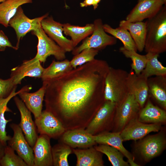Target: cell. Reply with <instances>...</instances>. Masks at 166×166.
I'll list each match as a JSON object with an SVG mask.
<instances>
[{
  "mask_svg": "<svg viewBox=\"0 0 166 166\" xmlns=\"http://www.w3.org/2000/svg\"><path fill=\"white\" fill-rule=\"evenodd\" d=\"M50 138L45 135L38 136L33 148L34 166H53Z\"/></svg>",
  "mask_w": 166,
  "mask_h": 166,
  "instance_id": "19",
  "label": "cell"
},
{
  "mask_svg": "<svg viewBox=\"0 0 166 166\" xmlns=\"http://www.w3.org/2000/svg\"><path fill=\"white\" fill-rule=\"evenodd\" d=\"M166 4V0L139 1L127 15L125 20L131 22L142 21L156 15Z\"/></svg>",
  "mask_w": 166,
  "mask_h": 166,
  "instance_id": "12",
  "label": "cell"
},
{
  "mask_svg": "<svg viewBox=\"0 0 166 166\" xmlns=\"http://www.w3.org/2000/svg\"><path fill=\"white\" fill-rule=\"evenodd\" d=\"M31 32L38 39L37 52L35 57L41 62L44 63L51 55L54 56L58 61L65 59L66 52L47 35L41 25Z\"/></svg>",
  "mask_w": 166,
  "mask_h": 166,
  "instance_id": "8",
  "label": "cell"
},
{
  "mask_svg": "<svg viewBox=\"0 0 166 166\" xmlns=\"http://www.w3.org/2000/svg\"><path fill=\"white\" fill-rule=\"evenodd\" d=\"M13 135L7 141L10 146L26 163L28 166H34V155L33 148L30 145L18 124H10Z\"/></svg>",
  "mask_w": 166,
  "mask_h": 166,
  "instance_id": "11",
  "label": "cell"
},
{
  "mask_svg": "<svg viewBox=\"0 0 166 166\" xmlns=\"http://www.w3.org/2000/svg\"><path fill=\"white\" fill-rule=\"evenodd\" d=\"M6 0H0V3H1V2H2L5 1Z\"/></svg>",
  "mask_w": 166,
  "mask_h": 166,
  "instance_id": "42",
  "label": "cell"
},
{
  "mask_svg": "<svg viewBox=\"0 0 166 166\" xmlns=\"http://www.w3.org/2000/svg\"><path fill=\"white\" fill-rule=\"evenodd\" d=\"M97 151L105 154L113 166H129L128 162L125 161L123 154L115 148L106 144H101L94 146Z\"/></svg>",
  "mask_w": 166,
  "mask_h": 166,
  "instance_id": "32",
  "label": "cell"
},
{
  "mask_svg": "<svg viewBox=\"0 0 166 166\" xmlns=\"http://www.w3.org/2000/svg\"><path fill=\"white\" fill-rule=\"evenodd\" d=\"M59 140V142L64 143L73 149L87 148L97 144L94 136L83 129L66 130Z\"/></svg>",
  "mask_w": 166,
  "mask_h": 166,
  "instance_id": "16",
  "label": "cell"
},
{
  "mask_svg": "<svg viewBox=\"0 0 166 166\" xmlns=\"http://www.w3.org/2000/svg\"><path fill=\"white\" fill-rule=\"evenodd\" d=\"M120 51L126 57L131 59V69L135 73L137 74H140L146 66L147 61L146 55L139 54L135 51L127 50L123 47L120 48Z\"/></svg>",
  "mask_w": 166,
  "mask_h": 166,
  "instance_id": "34",
  "label": "cell"
},
{
  "mask_svg": "<svg viewBox=\"0 0 166 166\" xmlns=\"http://www.w3.org/2000/svg\"><path fill=\"white\" fill-rule=\"evenodd\" d=\"M109 68L106 61L94 59L43 81L45 109L66 130L85 129L106 101L105 82Z\"/></svg>",
  "mask_w": 166,
  "mask_h": 166,
  "instance_id": "1",
  "label": "cell"
},
{
  "mask_svg": "<svg viewBox=\"0 0 166 166\" xmlns=\"http://www.w3.org/2000/svg\"><path fill=\"white\" fill-rule=\"evenodd\" d=\"M99 51L93 48H86L83 50L78 54L74 55L70 64L73 68L83 65L93 60L95 56L98 54Z\"/></svg>",
  "mask_w": 166,
  "mask_h": 166,
  "instance_id": "36",
  "label": "cell"
},
{
  "mask_svg": "<svg viewBox=\"0 0 166 166\" xmlns=\"http://www.w3.org/2000/svg\"><path fill=\"white\" fill-rule=\"evenodd\" d=\"M63 29L65 34L71 38L75 48L82 40L92 34L94 26L93 23H89L80 26L66 23L63 24Z\"/></svg>",
  "mask_w": 166,
  "mask_h": 166,
  "instance_id": "27",
  "label": "cell"
},
{
  "mask_svg": "<svg viewBox=\"0 0 166 166\" xmlns=\"http://www.w3.org/2000/svg\"><path fill=\"white\" fill-rule=\"evenodd\" d=\"M77 157L76 166H103L102 153L94 146L85 148H73Z\"/></svg>",
  "mask_w": 166,
  "mask_h": 166,
  "instance_id": "22",
  "label": "cell"
},
{
  "mask_svg": "<svg viewBox=\"0 0 166 166\" xmlns=\"http://www.w3.org/2000/svg\"><path fill=\"white\" fill-rule=\"evenodd\" d=\"M166 146L165 133L161 131L140 139L135 146V151L143 161L148 162L159 156Z\"/></svg>",
  "mask_w": 166,
  "mask_h": 166,
  "instance_id": "5",
  "label": "cell"
},
{
  "mask_svg": "<svg viewBox=\"0 0 166 166\" xmlns=\"http://www.w3.org/2000/svg\"><path fill=\"white\" fill-rule=\"evenodd\" d=\"M141 108L137 119L141 122L148 124H162L166 121L165 110L154 105L149 99Z\"/></svg>",
  "mask_w": 166,
  "mask_h": 166,
  "instance_id": "24",
  "label": "cell"
},
{
  "mask_svg": "<svg viewBox=\"0 0 166 166\" xmlns=\"http://www.w3.org/2000/svg\"><path fill=\"white\" fill-rule=\"evenodd\" d=\"M73 68L67 59L53 61L50 65L44 68L41 78L42 81L50 79L69 71Z\"/></svg>",
  "mask_w": 166,
  "mask_h": 166,
  "instance_id": "31",
  "label": "cell"
},
{
  "mask_svg": "<svg viewBox=\"0 0 166 166\" xmlns=\"http://www.w3.org/2000/svg\"><path fill=\"white\" fill-rule=\"evenodd\" d=\"M7 47H10L16 50L18 49L16 46L12 45L4 32L0 30V51H4Z\"/></svg>",
  "mask_w": 166,
  "mask_h": 166,
  "instance_id": "38",
  "label": "cell"
},
{
  "mask_svg": "<svg viewBox=\"0 0 166 166\" xmlns=\"http://www.w3.org/2000/svg\"><path fill=\"white\" fill-rule=\"evenodd\" d=\"M117 105L106 100L85 129L86 131L93 135L109 132L112 129Z\"/></svg>",
  "mask_w": 166,
  "mask_h": 166,
  "instance_id": "6",
  "label": "cell"
},
{
  "mask_svg": "<svg viewBox=\"0 0 166 166\" xmlns=\"http://www.w3.org/2000/svg\"><path fill=\"white\" fill-rule=\"evenodd\" d=\"M148 78L141 73L136 74L132 69L128 73L127 84L129 93L134 95L142 108L148 97Z\"/></svg>",
  "mask_w": 166,
  "mask_h": 166,
  "instance_id": "18",
  "label": "cell"
},
{
  "mask_svg": "<svg viewBox=\"0 0 166 166\" xmlns=\"http://www.w3.org/2000/svg\"><path fill=\"white\" fill-rule=\"evenodd\" d=\"M103 27L105 31L116 38L120 40L123 44V46L127 50L137 51L135 43L129 32L126 29L119 26L113 28L108 24H103Z\"/></svg>",
  "mask_w": 166,
  "mask_h": 166,
  "instance_id": "30",
  "label": "cell"
},
{
  "mask_svg": "<svg viewBox=\"0 0 166 166\" xmlns=\"http://www.w3.org/2000/svg\"><path fill=\"white\" fill-rule=\"evenodd\" d=\"M94 136L97 144H106L115 148L127 159L130 166H139L135 162L133 155L124 146L120 132H106Z\"/></svg>",
  "mask_w": 166,
  "mask_h": 166,
  "instance_id": "20",
  "label": "cell"
},
{
  "mask_svg": "<svg viewBox=\"0 0 166 166\" xmlns=\"http://www.w3.org/2000/svg\"><path fill=\"white\" fill-rule=\"evenodd\" d=\"M32 0H6L0 3V24L5 27L9 25L10 20L21 5L32 2Z\"/></svg>",
  "mask_w": 166,
  "mask_h": 166,
  "instance_id": "28",
  "label": "cell"
},
{
  "mask_svg": "<svg viewBox=\"0 0 166 166\" xmlns=\"http://www.w3.org/2000/svg\"><path fill=\"white\" fill-rule=\"evenodd\" d=\"M101 0H94V5L93 6V8L95 10L98 6V3Z\"/></svg>",
  "mask_w": 166,
  "mask_h": 166,
  "instance_id": "41",
  "label": "cell"
},
{
  "mask_svg": "<svg viewBox=\"0 0 166 166\" xmlns=\"http://www.w3.org/2000/svg\"><path fill=\"white\" fill-rule=\"evenodd\" d=\"M148 93L163 109H166V75L148 79Z\"/></svg>",
  "mask_w": 166,
  "mask_h": 166,
  "instance_id": "25",
  "label": "cell"
},
{
  "mask_svg": "<svg viewBox=\"0 0 166 166\" xmlns=\"http://www.w3.org/2000/svg\"><path fill=\"white\" fill-rule=\"evenodd\" d=\"M0 166H28L24 160L9 145L5 148L4 155L0 160Z\"/></svg>",
  "mask_w": 166,
  "mask_h": 166,
  "instance_id": "35",
  "label": "cell"
},
{
  "mask_svg": "<svg viewBox=\"0 0 166 166\" xmlns=\"http://www.w3.org/2000/svg\"><path fill=\"white\" fill-rule=\"evenodd\" d=\"M159 55L155 53H147L146 66L141 73L145 77L148 78L152 76L166 75V68L159 61L158 58Z\"/></svg>",
  "mask_w": 166,
  "mask_h": 166,
  "instance_id": "29",
  "label": "cell"
},
{
  "mask_svg": "<svg viewBox=\"0 0 166 166\" xmlns=\"http://www.w3.org/2000/svg\"><path fill=\"white\" fill-rule=\"evenodd\" d=\"M48 15L47 13L42 16L31 19L25 14L21 6L18 8L15 14L9 22V26L12 27L15 32L17 39L16 46L18 49L20 40L28 32L41 25L42 20Z\"/></svg>",
  "mask_w": 166,
  "mask_h": 166,
  "instance_id": "9",
  "label": "cell"
},
{
  "mask_svg": "<svg viewBox=\"0 0 166 166\" xmlns=\"http://www.w3.org/2000/svg\"><path fill=\"white\" fill-rule=\"evenodd\" d=\"M142 0H138V1H142Z\"/></svg>",
  "mask_w": 166,
  "mask_h": 166,
  "instance_id": "43",
  "label": "cell"
},
{
  "mask_svg": "<svg viewBox=\"0 0 166 166\" xmlns=\"http://www.w3.org/2000/svg\"><path fill=\"white\" fill-rule=\"evenodd\" d=\"M161 124H148L139 121L137 118L130 121L120 132L123 141L140 140L152 132H158Z\"/></svg>",
  "mask_w": 166,
  "mask_h": 166,
  "instance_id": "14",
  "label": "cell"
},
{
  "mask_svg": "<svg viewBox=\"0 0 166 166\" xmlns=\"http://www.w3.org/2000/svg\"><path fill=\"white\" fill-rule=\"evenodd\" d=\"M14 99L20 114L21 120L18 125L26 140L33 148L38 136L36 126L32 119L31 112L18 97H14Z\"/></svg>",
  "mask_w": 166,
  "mask_h": 166,
  "instance_id": "13",
  "label": "cell"
},
{
  "mask_svg": "<svg viewBox=\"0 0 166 166\" xmlns=\"http://www.w3.org/2000/svg\"><path fill=\"white\" fill-rule=\"evenodd\" d=\"M45 90V85L43 82L42 86L34 92L24 91L18 94L27 108L33 114L35 119L38 117L42 111Z\"/></svg>",
  "mask_w": 166,
  "mask_h": 166,
  "instance_id": "21",
  "label": "cell"
},
{
  "mask_svg": "<svg viewBox=\"0 0 166 166\" xmlns=\"http://www.w3.org/2000/svg\"><path fill=\"white\" fill-rule=\"evenodd\" d=\"M41 62L35 57L29 60L24 61L20 65L12 69L10 77L13 78L14 84H21L26 77L41 78L44 68Z\"/></svg>",
  "mask_w": 166,
  "mask_h": 166,
  "instance_id": "17",
  "label": "cell"
},
{
  "mask_svg": "<svg viewBox=\"0 0 166 166\" xmlns=\"http://www.w3.org/2000/svg\"><path fill=\"white\" fill-rule=\"evenodd\" d=\"M144 49L147 53L160 54L166 51V6L145 22Z\"/></svg>",
  "mask_w": 166,
  "mask_h": 166,
  "instance_id": "2",
  "label": "cell"
},
{
  "mask_svg": "<svg viewBox=\"0 0 166 166\" xmlns=\"http://www.w3.org/2000/svg\"><path fill=\"white\" fill-rule=\"evenodd\" d=\"M94 0H84L83 2L80 3L81 7H85L94 5Z\"/></svg>",
  "mask_w": 166,
  "mask_h": 166,
  "instance_id": "39",
  "label": "cell"
},
{
  "mask_svg": "<svg viewBox=\"0 0 166 166\" xmlns=\"http://www.w3.org/2000/svg\"><path fill=\"white\" fill-rule=\"evenodd\" d=\"M53 166H69V156L73 153V148L60 142L52 147Z\"/></svg>",
  "mask_w": 166,
  "mask_h": 166,
  "instance_id": "33",
  "label": "cell"
},
{
  "mask_svg": "<svg viewBox=\"0 0 166 166\" xmlns=\"http://www.w3.org/2000/svg\"><path fill=\"white\" fill-rule=\"evenodd\" d=\"M34 123L38 132L50 138L57 139L66 130L61 121L53 113L45 109L35 119Z\"/></svg>",
  "mask_w": 166,
  "mask_h": 166,
  "instance_id": "10",
  "label": "cell"
},
{
  "mask_svg": "<svg viewBox=\"0 0 166 166\" xmlns=\"http://www.w3.org/2000/svg\"><path fill=\"white\" fill-rule=\"evenodd\" d=\"M119 26L124 28L129 31L137 50L140 52H142L144 49L145 40V22H131L126 20H123L120 22Z\"/></svg>",
  "mask_w": 166,
  "mask_h": 166,
  "instance_id": "26",
  "label": "cell"
},
{
  "mask_svg": "<svg viewBox=\"0 0 166 166\" xmlns=\"http://www.w3.org/2000/svg\"><path fill=\"white\" fill-rule=\"evenodd\" d=\"M41 26L47 35L66 52L73 50L74 47L72 41L63 34V24L55 21L52 16H48L42 20Z\"/></svg>",
  "mask_w": 166,
  "mask_h": 166,
  "instance_id": "15",
  "label": "cell"
},
{
  "mask_svg": "<svg viewBox=\"0 0 166 166\" xmlns=\"http://www.w3.org/2000/svg\"><path fill=\"white\" fill-rule=\"evenodd\" d=\"M141 108L134 95L129 93L123 101L117 105L113 132L121 131L130 121L137 117Z\"/></svg>",
  "mask_w": 166,
  "mask_h": 166,
  "instance_id": "4",
  "label": "cell"
},
{
  "mask_svg": "<svg viewBox=\"0 0 166 166\" xmlns=\"http://www.w3.org/2000/svg\"><path fill=\"white\" fill-rule=\"evenodd\" d=\"M6 145H4L0 141V160L4 155L5 148Z\"/></svg>",
  "mask_w": 166,
  "mask_h": 166,
  "instance_id": "40",
  "label": "cell"
},
{
  "mask_svg": "<svg viewBox=\"0 0 166 166\" xmlns=\"http://www.w3.org/2000/svg\"><path fill=\"white\" fill-rule=\"evenodd\" d=\"M16 88L17 87L13 89L7 97L0 98V141L5 145H7V141L11 137L10 136L7 135L6 131L7 123L12 121L11 119H6L5 117L6 112H11V110L7 107V104L12 98L20 93L24 91L29 92L32 89V87L30 85H26L17 92L16 91Z\"/></svg>",
  "mask_w": 166,
  "mask_h": 166,
  "instance_id": "23",
  "label": "cell"
},
{
  "mask_svg": "<svg viewBox=\"0 0 166 166\" xmlns=\"http://www.w3.org/2000/svg\"><path fill=\"white\" fill-rule=\"evenodd\" d=\"M17 86L11 77L6 79L0 78V98L7 97Z\"/></svg>",
  "mask_w": 166,
  "mask_h": 166,
  "instance_id": "37",
  "label": "cell"
},
{
  "mask_svg": "<svg viewBox=\"0 0 166 166\" xmlns=\"http://www.w3.org/2000/svg\"><path fill=\"white\" fill-rule=\"evenodd\" d=\"M0 52H1V51H0Z\"/></svg>",
  "mask_w": 166,
  "mask_h": 166,
  "instance_id": "44",
  "label": "cell"
},
{
  "mask_svg": "<svg viewBox=\"0 0 166 166\" xmlns=\"http://www.w3.org/2000/svg\"><path fill=\"white\" fill-rule=\"evenodd\" d=\"M128 73L109 67L105 79V98L118 105L129 93L127 84Z\"/></svg>",
  "mask_w": 166,
  "mask_h": 166,
  "instance_id": "3",
  "label": "cell"
},
{
  "mask_svg": "<svg viewBox=\"0 0 166 166\" xmlns=\"http://www.w3.org/2000/svg\"><path fill=\"white\" fill-rule=\"evenodd\" d=\"M93 31L91 36L87 37L77 47H75L72 51V54L75 55L86 48H93L98 51L105 48L109 45L115 44L117 38L108 35L105 31L103 24L101 18L95 19L93 23Z\"/></svg>",
  "mask_w": 166,
  "mask_h": 166,
  "instance_id": "7",
  "label": "cell"
}]
</instances>
